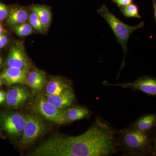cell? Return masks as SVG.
<instances>
[{"instance_id": "obj_20", "label": "cell", "mask_w": 156, "mask_h": 156, "mask_svg": "<svg viewBox=\"0 0 156 156\" xmlns=\"http://www.w3.org/2000/svg\"><path fill=\"white\" fill-rule=\"evenodd\" d=\"M30 23L34 28L39 31H42L44 29L38 17L35 13L32 11L28 17Z\"/></svg>"}, {"instance_id": "obj_15", "label": "cell", "mask_w": 156, "mask_h": 156, "mask_svg": "<svg viewBox=\"0 0 156 156\" xmlns=\"http://www.w3.org/2000/svg\"><path fill=\"white\" fill-rule=\"evenodd\" d=\"M28 19V13L24 8L14 6L9 11L7 23L9 25L15 26L25 23Z\"/></svg>"}, {"instance_id": "obj_9", "label": "cell", "mask_w": 156, "mask_h": 156, "mask_svg": "<svg viewBox=\"0 0 156 156\" xmlns=\"http://www.w3.org/2000/svg\"><path fill=\"white\" fill-rule=\"evenodd\" d=\"M6 64L9 67L29 69V62L22 47L14 45L10 49Z\"/></svg>"}, {"instance_id": "obj_25", "label": "cell", "mask_w": 156, "mask_h": 156, "mask_svg": "<svg viewBox=\"0 0 156 156\" xmlns=\"http://www.w3.org/2000/svg\"><path fill=\"white\" fill-rule=\"evenodd\" d=\"M153 4V8L154 11V17L155 20H156V0H152Z\"/></svg>"}, {"instance_id": "obj_19", "label": "cell", "mask_w": 156, "mask_h": 156, "mask_svg": "<svg viewBox=\"0 0 156 156\" xmlns=\"http://www.w3.org/2000/svg\"><path fill=\"white\" fill-rule=\"evenodd\" d=\"M33 28L30 23L25 22L14 26V30L18 36L25 37L32 34Z\"/></svg>"}, {"instance_id": "obj_5", "label": "cell", "mask_w": 156, "mask_h": 156, "mask_svg": "<svg viewBox=\"0 0 156 156\" xmlns=\"http://www.w3.org/2000/svg\"><path fill=\"white\" fill-rule=\"evenodd\" d=\"M104 84L106 86L121 87L124 88H129L133 90L141 91L148 95H156V79L149 76H143L138 78L136 80L128 83L110 84L105 81Z\"/></svg>"}, {"instance_id": "obj_14", "label": "cell", "mask_w": 156, "mask_h": 156, "mask_svg": "<svg viewBox=\"0 0 156 156\" xmlns=\"http://www.w3.org/2000/svg\"><path fill=\"white\" fill-rule=\"evenodd\" d=\"M46 83V74L43 71L35 68L27 74L26 84L34 92H40L44 87Z\"/></svg>"}, {"instance_id": "obj_17", "label": "cell", "mask_w": 156, "mask_h": 156, "mask_svg": "<svg viewBox=\"0 0 156 156\" xmlns=\"http://www.w3.org/2000/svg\"><path fill=\"white\" fill-rule=\"evenodd\" d=\"M155 122L156 115L149 114L140 117L130 127L139 131H148L154 126Z\"/></svg>"}, {"instance_id": "obj_18", "label": "cell", "mask_w": 156, "mask_h": 156, "mask_svg": "<svg viewBox=\"0 0 156 156\" xmlns=\"http://www.w3.org/2000/svg\"><path fill=\"white\" fill-rule=\"evenodd\" d=\"M120 11L123 15L126 18H136L140 19L141 16L139 14V8L137 5L134 3H131L128 5L120 8Z\"/></svg>"}, {"instance_id": "obj_26", "label": "cell", "mask_w": 156, "mask_h": 156, "mask_svg": "<svg viewBox=\"0 0 156 156\" xmlns=\"http://www.w3.org/2000/svg\"><path fill=\"white\" fill-rule=\"evenodd\" d=\"M3 32V28L2 27V25L0 24V35L2 34V33Z\"/></svg>"}, {"instance_id": "obj_22", "label": "cell", "mask_w": 156, "mask_h": 156, "mask_svg": "<svg viewBox=\"0 0 156 156\" xmlns=\"http://www.w3.org/2000/svg\"><path fill=\"white\" fill-rule=\"evenodd\" d=\"M134 0H112V2L116 4L119 8H121L130 5Z\"/></svg>"}, {"instance_id": "obj_4", "label": "cell", "mask_w": 156, "mask_h": 156, "mask_svg": "<svg viewBox=\"0 0 156 156\" xmlns=\"http://www.w3.org/2000/svg\"><path fill=\"white\" fill-rule=\"evenodd\" d=\"M45 130V123L40 117L36 115H27L25 116L20 144L23 146L29 145L41 136Z\"/></svg>"}, {"instance_id": "obj_10", "label": "cell", "mask_w": 156, "mask_h": 156, "mask_svg": "<svg viewBox=\"0 0 156 156\" xmlns=\"http://www.w3.org/2000/svg\"><path fill=\"white\" fill-rule=\"evenodd\" d=\"M29 96V92L24 87L15 86L6 94V103L11 107H18L26 101Z\"/></svg>"}, {"instance_id": "obj_24", "label": "cell", "mask_w": 156, "mask_h": 156, "mask_svg": "<svg viewBox=\"0 0 156 156\" xmlns=\"http://www.w3.org/2000/svg\"><path fill=\"white\" fill-rule=\"evenodd\" d=\"M6 94L5 92L0 91V104L2 103L5 100Z\"/></svg>"}, {"instance_id": "obj_6", "label": "cell", "mask_w": 156, "mask_h": 156, "mask_svg": "<svg viewBox=\"0 0 156 156\" xmlns=\"http://www.w3.org/2000/svg\"><path fill=\"white\" fill-rule=\"evenodd\" d=\"M25 122V116L17 113L4 115L2 117V125L4 130L14 136L22 134Z\"/></svg>"}, {"instance_id": "obj_28", "label": "cell", "mask_w": 156, "mask_h": 156, "mask_svg": "<svg viewBox=\"0 0 156 156\" xmlns=\"http://www.w3.org/2000/svg\"><path fill=\"white\" fill-rule=\"evenodd\" d=\"M3 45L2 44H1V43H0V49H1V48H3Z\"/></svg>"}, {"instance_id": "obj_23", "label": "cell", "mask_w": 156, "mask_h": 156, "mask_svg": "<svg viewBox=\"0 0 156 156\" xmlns=\"http://www.w3.org/2000/svg\"><path fill=\"white\" fill-rule=\"evenodd\" d=\"M0 43L5 47L8 43V39L5 35L2 34L0 35Z\"/></svg>"}, {"instance_id": "obj_2", "label": "cell", "mask_w": 156, "mask_h": 156, "mask_svg": "<svg viewBox=\"0 0 156 156\" xmlns=\"http://www.w3.org/2000/svg\"><path fill=\"white\" fill-rule=\"evenodd\" d=\"M148 131H144L129 128L117 133V147L124 152L133 155H142L153 153L154 147L153 140Z\"/></svg>"}, {"instance_id": "obj_3", "label": "cell", "mask_w": 156, "mask_h": 156, "mask_svg": "<svg viewBox=\"0 0 156 156\" xmlns=\"http://www.w3.org/2000/svg\"><path fill=\"white\" fill-rule=\"evenodd\" d=\"M97 12L106 20L113 32L117 41L122 48L124 56L120 73L125 66V57L128 53V43L129 38L134 31L142 28L145 25V23L141 21L135 26L126 24L113 14L105 5H103L97 10Z\"/></svg>"}, {"instance_id": "obj_16", "label": "cell", "mask_w": 156, "mask_h": 156, "mask_svg": "<svg viewBox=\"0 0 156 156\" xmlns=\"http://www.w3.org/2000/svg\"><path fill=\"white\" fill-rule=\"evenodd\" d=\"M31 10L37 15L44 30H47L52 19V13L50 8L43 5H34L32 7Z\"/></svg>"}, {"instance_id": "obj_12", "label": "cell", "mask_w": 156, "mask_h": 156, "mask_svg": "<svg viewBox=\"0 0 156 156\" xmlns=\"http://www.w3.org/2000/svg\"><path fill=\"white\" fill-rule=\"evenodd\" d=\"M47 100L57 108L64 110L70 107L74 102L75 95L72 89L56 95H44Z\"/></svg>"}, {"instance_id": "obj_8", "label": "cell", "mask_w": 156, "mask_h": 156, "mask_svg": "<svg viewBox=\"0 0 156 156\" xmlns=\"http://www.w3.org/2000/svg\"><path fill=\"white\" fill-rule=\"evenodd\" d=\"M34 108L45 119L53 122L59 113L63 110L52 105L46 99L44 95H41L36 98Z\"/></svg>"}, {"instance_id": "obj_7", "label": "cell", "mask_w": 156, "mask_h": 156, "mask_svg": "<svg viewBox=\"0 0 156 156\" xmlns=\"http://www.w3.org/2000/svg\"><path fill=\"white\" fill-rule=\"evenodd\" d=\"M89 111L86 108L76 107L63 110L58 114L53 122L56 124L61 125L86 119L89 118Z\"/></svg>"}, {"instance_id": "obj_11", "label": "cell", "mask_w": 156, "mask_h": 156, "mask_svg": "<svg viewBox=\"0 0 156 156\" xmlns=\"http://www.w3.org/2000/svg\"><path fill=\"white\" fill-rule=\"evenodd\" d=\"M28 72L29 69H26L9 67L0 75V78L9 85L25 84Z\"/></svg>"}, {"instance_id": "obj_13", "label": "cell", "mask_w": 156, "mask_h": 156, "mask_svg": "<svg viewBox=\"0 0 156 156\" xmlns=\"http://www.w3.org/2000/svg\"><path fill=\"white\" fill-rule=\"evenodd\" d=\"M71 89L70 82L68 80L61 77H54L46 85V95H59Z\"/></svg>"}, {"instance_id": "obj_1", "label": "cell", "mask_w": 156, "mask_h": 156, "mask_svg": "<svg viewBox=\"0 0 156 156\" xmlns=\"http://www.w3.org/2000/svg\"><path fill=\"white\" fill-rule=\"evenodd\" d=\"M116 132L103 120L98 119L83 134L77 136L57 135L34 150L35 156H107L117 147Z\"/></svg>"}, {"instance_id": "obj_21", "label": "cell", "mask_w": 156, "mask_h": 156, "mask_svg": "<svg viewBox=\"0 0 156 156\" xmlns=\"http://www.w3.org/2000/svg\"><path fill=\"white\" fill-rule=\"evenodd\" d=\"M9 8L5 4L0 2V21L4 20L9 15Z\"/></svg>"}, {"instance_id": "obj_27", "label": "cell", "mask_w": 156, "mask_h": 156, "mask_svg": "<svg viewBox=\"0 0 156 156\" xmlns=\"http://www.w3.org/2000/svg\"><path fill=\"white\" fill-rule=\"evenodd\" d=\"M3 80L2 78H0V87H1V86L2 85V84Z\"/></svg>"}, {"instance_id": "obj_29", "label": "cell", "mask_w": 156, "mask_h": 156, "mask_svg": "<svg viewBox=\"0 0 156 156\" xmlns=\"http://www.w3.org/2000/svg\"><path fill=\"white\" fill-rule=\"evenodd\" d=\"M2 58H1V57H0V64L2 63Z\"/></svg>"}]
</instances>
